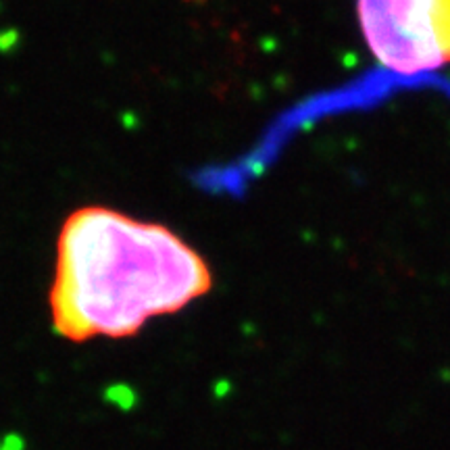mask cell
Wrapping results in <instances>:
<instances>
[{
  "label": "cell",
  "instance_id": "7a4b0ae2",
  "mask_svg": "<svg viewBox=\"0 0 450 450\" xmlns=\"http://www.w3.org/2000/svg\"><path fill=\"white\" fill-rule=\"evenodd\" d=\"M357 19L369 52L392 74L450 65V0H357Z\"/></svg>",
  "mask_w": 450,
  "mask_h": 450
},
{
  "label": "cell",
  "instance_id": "6da1fadb",
  "mask_svg": "<svg viewBox=\"0 0 450 450\" xmlns=\"http://www.w3.org/2000/svg\"><path fill=\"white\" fill-rule=\"evenodd\" d=\"M211 284L209 265L173 229L109 207H81L59 231L52 321L71 340L132 336Z\"/></svg>",
  "mask_w": 450,
  "mask_h": 450
}]
</instances>
